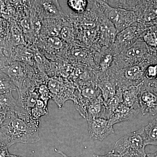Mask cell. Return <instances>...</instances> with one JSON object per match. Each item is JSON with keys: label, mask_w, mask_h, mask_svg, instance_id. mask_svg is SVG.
I'll return each instance as SVG.
<instances>
[{"label": "cell", "mask_w": 157, "mask_h": 157, "mask_svg": "<svg viewBox=\"0 0 157 157\" xmlns=\"http://www.w3.org/2000/svg\"><path fill=\"white\" fill-rule=\"evenodd\" d=\"M41 2L45 16L51 18H57L61 15V9L57 1H44Z\"/></svg>", "instance_id": "obj_13"}, {"label": "cell", "mask_w": 157, "mask_h": 157, "mask_svg": "<svg viewBox=\"0 0 157 157\" xmlns=\"http://www.w3.org/2000/svg\"><path fill=\"white\" fill-rule=\"evenodd\" d=\"M156 80H157V77H156Z\"/></svg>", "instance_id": "obj_35"}, {"label": "cell", "mask_w": 157, "mask_h": 157, "mask_svg": "<svg viewBox=\"0 0 157 157\" xmlns=\"http://www.w3.org/2000/svg\"><path fill=\"white\" fill-rule=\"evenodd\" d=\"M146 47L144 42L141 41L137 42L132 47L128 49L126 56L129 58L131 59L141 57L146 52Z\"/></svg>", "instance_id": "obj_16"}, {"label": "cell", "mask_w": 157, "mask_h": 157, "mask_svg": "<svg viewBox=\"0 0 157 157\" xmlns=\"http://www.w3.org/2000/svg\"><path fill=\"white\" fill-rule=\"evenodd\" d=\"M48 42L51 46L56 49H61L63 46V42L57 36L49 37Z\"/></svg>", "instance_id": "obj_27"}, {"label": "cell", "mask_w": 157, "mask_h": 157, "mask_svg": "<svg viewBox=\"0 0 157 157\" xmlns=\"http://www.w3.org/2000/svg\"><path fill=\"white\" fill-rule=\"evenodd\" d=\"M139 102L142 115H157V82L153 81L145 84L140 83Z\"/></svg>", "instance_id": "obj_4"}, {"label": "cell", "mask_w": 157, "mask_h": 157, "mask_svg": "<svg viewBox=\"0 0 157 157\" xmlns=\"http://www.w3.org/2000/svg\"><path fill=\"white\" fill-rule=\"evenodd\" d=\"M125 78L129 81L134 82L140 80L141 77V70L140 67L133 66L125 71Z\"/></svg>", "instance_id": "obj_20"}, {"label": "cell", "mask_w": 157, "mask_h": 157, "mask_svg": "<svg viewBox=\"0 0 157 157\" xmlns=\"http://www.w3.org/2000/svg\"><path fill=\"white\" fill-rule=\"evenodd\" d=\"M70 30L69 27L67 26H64L62 28L60 32V34L61 37L62 39L63 40L67 41L69 40L70 36Z\"/></svg>", "instance_id": "obj_28"}, {"label": "cell", "mask_w": 157, "mask_h": 157, "mask_svg": "<svg viewBox=\"0 0 157 157\" xmlns=\"http://www.w3.org/2000/svg\"><path fill=\"white\" fill-rule=\"evenodd\" d=\"M105 13L110 21L115 26L117 31L121 32L137 20L134 12L119 8H113L105 4Z\"/></svg>", "instance_id": "obj_5"}, {"label": "cell", "mask_w": 157, "mask_h": 157, "mask_svg": "<svg viewBox=\"0 0 157 157\" xmlns=\"http://www.w3.org/2000/svg\"><path fill=\"white\" fill-rule=\"evenodd\" d=\"M105 102L101 96L90 103L88 107L87 116L86 119H105Z\"/></svg>", "instance_id": "obj_10"}, {"label": "cell", "mask_w": 157, "mask_h": 157, "mask_svg": "<svg viewBox=\"0 0 157 157\" xmlns=\"http://www.w3.org/2000/svg\"><path fill=\"white\" fill-rule=\"evenodd\" d=\"M68 6L70 9L76 12H83L87 6V1L85 0H70L68 1Z\"/></svg>", "instance_id": "obj_21"}, {"label": "cell", "mask_w": 157, "mask_h": 157, "mask_svg": "<svg viewBox=\"0 0 157 157\" xmlns=\"http://www.w3.org/2000/svg\"><path fill=\"white\" fill-rule=\"evenodd\" d=\"M146 146L141 128L125 135L117 141L113 150L121 156L128 155L137 157H146Z\"/></svg>", "instance_id": "obj_2"}, {"label": "cell", "mask_w": 157, "mask_h": 157, "mask_svg": "<svg viewBox=\"0 0 157 157\" xmlns=\"http://www.w3.org/2000/svg\"><path fill=\"white\" fill-rule=\"evenodd\" d=\"M0 88L1 95L6 93L11 92L13 91L17 90V88L15 86L12 80L4 73H1L0 79Z\"/></svg>", "instance_id": "obj_17"}, {"label": "cell", "mask_w": 157, "mask_h": 157, "mask_svg": "<svg viewBox=\"0 0 157 157\" xmlns=\"http://www.w3.org/2000/svg\"><path fill=\"white\" fill-rule=\"evenodd\" d=\"M143 39L145 44L151 47H157V35L153 31L147 33L144 37Z\"/></svg>", "instance_id": "obj_23"}, {"label": "cell", "mask_w": 157, "mask_h": 157, "mask_svg": "<svg viewBox=\"0 0 157 157\" xmlns=\"http://www.w3.org/2000/svg\"><path fill=\"white\" fill-rule=\"evenodd\" d=\"M0 157H22L15 155L11 154L9 152L8 148H1Z\"/></svg>", "instance_id": "obj_29"}, {"label": "cell", "mask_w": 157, "mask_h": 157, "mask_svg": "<svg viewBox=\"0 0 157 157\" xmlns=\"http://www.w3.org/2000/svg\"><path fill=\"white\" fill-rule=\"evenodd\" d=\"M152 30L157 35V25L154 26L152 28Z\"/></svg>", "instance_id": "obj_33"}, {"label": "cell", "mask_w": 157, "mask_h": 157, "mask_svg": "<svg viewBox=\"0 0 157 157\" xmlns=\"http://www.w3.org/2000/svg\"><path fill=\"white\" fill-rule=\"evenodd\" d=\"M47 85L51 99L59 109H61L66 101L74 100L76 89L71 82L61 78L52 77L48 79Z\"/></svg>", "instance_id": "obj_3"}, {"label": "cell", "mask_w": 157, "mask_h": 157, "mask_svg": "<svg viewBox=\"0 0 157 157\" xmlns=\"http://www.w3.org/2000/svg\"><path fill=\"white\" fill-rule=\"evenodd\" d=\"M48 105L39 98L36 106L32 109L31 117L35 120H39L41 117L48 114Z\"/></svg>", "instance_id": "obj_18"}, {"label": "cell", "mask_w": 157, "mask_h": 157, "mask_svg": "<svg viewBox=\"0 0 157 157\" xmlns=\"http://www.w3.org/2000/svg\"><path fill=\"white\" fill-rule=\"evenodd\" d=\"M140 113V111L128 107L122 103L116 109L109 119V123L113 126L122 122L132 120Z\"/></svg>", "instance_id": "obj_7"}, {"label": "cell", "mask_w": 157, "mask_h": 157, "mask_svg": "<svg viewBox=\"0 0 157 157\" xmlns=\"http://www.w3.org/2000/svg\"><path fill=\"white\" fill-rule=\"evenodd\" d=\"M94 157H121V155L118 154L113 150L109 152L107 154L104 155H94Z\"/></svg>", "instance_id": "obj_30"}, {"label": "cell", "mask_w": 157, "mask_h": 157, "mask_svg": "<svg viewBox=\"0 0 157 157\" xmlns=\"http://www.w3.org/2000/svg\"><path fill=\"white\" fill-rule=\"evenodd\" d=\"M37 90L39 98L48 105V101L51 99V97L47 84L44 83L40 85L37 88Z\"/></svg>", "instance_id": "obj_22"}, {"label": "cell", "mask_w": 157, "mask_h": 157, "mask_svg": "<svg viewBox=\"0 0 157 157\" xmlns=\"http://www.w3.org/2000/svg\"><path fill=\"white\" fill-rule=\"evenodd\" d=\"M98 86L101 90L102 97L105 102L115 95L117 90L115 84L108 80L99 82Z\"/></svg>", "instance_id": "obj_15"}, {"label": "cell", "mask_w": 157, "mask_h": 157, "mask_svg": "<svg viewBox=\"0 0 157 157\" xmlns=\"http://www.w3.org/2000/svg\"><path fill=\"white\" fill-rule=\"evenodd\" d=\"M144 137L146 145L157 146V115L146 126L142 127Z\"/></svg>", "instance_id": "obj_11"}, {"label": "cell", "mask_w": 157, "mask_h": 157, "mask_svg": "<svg viewBox=\"0 0 157 157\" xmlns=\"http://www.w3.org/2000/svg\"><path fill=\"white\" fill-rule=\"evenodd\" d=\"M121 157H133V156H130L128 155H124V156H121ZM146 157H147V156Z\"/></svg>", "instance_id": "obj_34"}, {"label": "cell", "mask_w": 157, "mask_h": 157, "mask_svg": "<svg viewBox=\"0 0 157 157\" xmlns=\"http://www.w3.org/2000/svg\"><path fill=\"white\" fill-rule=\"evenodd\" d=\"M113 59V57L111 55H107L105 56L100 64L101 70L103 71H105L107 70L112 63Z\"/></svg>", "instance_id": "obj_26"}, {"label": "cell", "mask_w": 157, "mask_h": 157, "mask_svg": "<svg viewBox=\"0 0 157 157\" xmlns=\"http://www.w3.org/2000/svg\"><path fill=\"white\" fill-rule=\"evenodd\" d=\"M147 157H157V151L152 154H147Z\"/></svg>", "instance_id": "obj_32"}, {"label": "cell", "mask_w": 157, "mask_h": 157, "mask_svg": "<svg viewBox=\"0 0 157 157\" xmlns=\"http://www.w3.org/2000/svg\"><path fill=\"white\" fill-rule=\"evenodd\" d=\"M135 28L129 26L120 32L117 36V39L120 43L128 42L135 38Z\"/></svg>", "instance_id": "obj_19"}, {"label": "cell", "mask_w": 157, "mask_h": 157, "mask_svg": "<svg viewBox=\"0 0 157 157\" xmlns=\"http://www.w3.org/2000/svg\"><path fill=\"white\" fill-rule=\"evenodd\" d=\"M145 76L149 80L156 79L157 76V64L148 66L145 71Z\"/></svg>", "instance_id": "obj_25"}, {"label": "cell", "mask_w": 157, "mask_h": 157, "mask_svg": "<svg viewBox=\"0 0 157 157\" xmlns=\"http://www.w3.org/2000/svg\"><path fill=\"white\" fill-rule=\"evenodd\" d=\"M86 120L90 137L93 140L102 141L114 133L113 126L110 125L109 120L90 118Z\"/></svg>", "instance_id": "obj_6"}, {"label": "cell", "mask_w": 157, "mask_h": 157, "mask_svg": "<svg viewBox=\"0 0 157 157\" xmlns=\"http://www.w3.org/2000/svg\"><path fill=\"white\" fill-rule=\"evenodd\" d=\"M55 150L56 152L57 153L62 155L64 157H70V156H69L67 155H66V154L64 153L63 151H61L59 150L56 149Z\"/></svg>", "instance_id": "obj_31"}, {"label": "cell", "mask_w": 157, "mask_h": 157, "mask_svg": "<svg viewBox=\"0 0 157 157\" xmlns=\"http://www.w3.org/2000/svg\"><path fill=\"white\" fill-rule=\"evenodd\" d=\"M24 33H29L33 29V24L29 17H26L22 19L21 23Z\"/></svg>", "instance_id": "obj_24"}, {"label": "cell", "mask_w": 157, "mask_h": 157, "mask_svg": "<svg viewBox=\"0 0 157 157\" xmlns=\"http://www.w3.org/2000/svg\"><path fill=\"white\" fill-rule=\"evenodd\" d=\"M78 90L82 98L89 103L102 96L101 90L98 85L93 84L82 86Z\"/></svg>", "instance_id": "obj_14"}, {"label": "cell", "mask_w": 157, "mask_h": 157, "mask_svg": "<svg viewBox=\"0 0 157 157\" xmlns=\"http://www.w3.org/2000/svg\"><path fill=\"white\" fill-rule=\"evenodd\" d=\"M140 83L138 85L130 86L124 90L123 103L128 107L141 112L139 102Z\"/></svg>", "instance_id": "obj_9"}, {"label": "cell", "mask_w": 157, "mask_h": 157, "mask_svg": "<svg viewBox=\"0 0 157 157\" xmlns=\"http://www.w3.org/2000/svg\"><path fill=\"white\" fill-rule=\"evenodd\" d=\"M39 120L20 117L10 112L1 124V148L9 149L17 143H36L40 140Z\"/></svg>", "instance_id": "obj_1"}, {"label": "cell", "mask_w": 157, "mask_h": 157, "mask_svg": "<svg viewBox=\"0 0 157 157\" xmlns=\"http://www.w3.org/2000/svg\"><path fill=\"white\" fill-rule=\"evenodd\" d=\"M12 92L1 95L0 97V123L5 120L9 113L17 112L18 101L14 99Z\"/></svg>", "instance_id": "obj_8"}, {"label": "cell", "mask_w": 157, "mask_h": 157, "mask_svg": "<svg viewBox=\"0 0 157 157\" xmlns=\"http://www.w3.org/2000/svg\"><path fill=\"white\" fill-rule=\"evenodd\" d=\"M123 90L120 88H118L115 95L105 102L106 107L105 119L109 120L116 109L123 103Z\"/></svg>", "instance_id": "obj_12"}]
</instances>
